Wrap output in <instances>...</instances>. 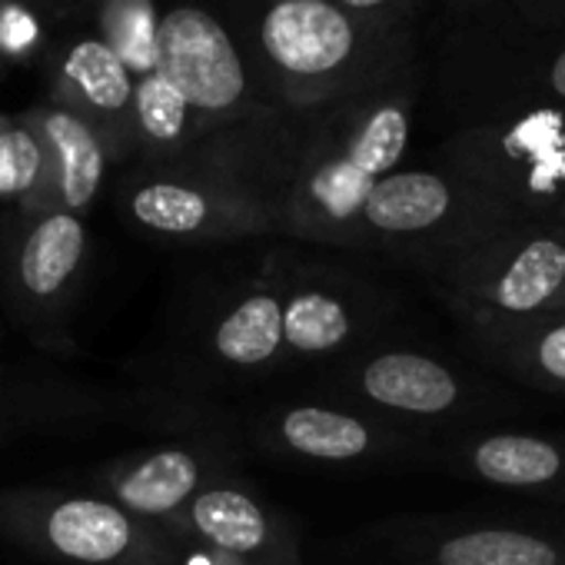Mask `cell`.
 <instances>
[{"label": "cell", "mask_w": 565, "mask_h": 565, "mask_svg": "<svg viewBox=\"0 0 565 565\" xmlns=\"http://www.w3.org/2000/svg\"><path fill=\"white\" fill-rule=\"evenodd\" d=\"M459 327L489 366L532 390L565 396V313L519 323L462 320Z\"/></svg>", "instance_id": "ffe728a7"}, {"label": "cell", "mask_w": 565, "mask_h": 565, "mask_svg": "<svg viewBox=\"0 0 565 565\" xmlns=\"http://www.w3.org/2000/svg\"><path fill=\"white\" fill-rule=\"evenodd\" d=\"M0 200L11 210L61 206L51 150L28 114L0 117Z\"/></svg>", "instance_id": "603a6c76"}, {"label": "cell", "mask_w": 565, "mask_h": 565, "mask_svg": "<svg viewBox=\"0 0 565 565\" xmlns=\"http://www.w3.org/2000/svg\"><path fill=\"white\" fill-rule=\"evenodd\" d=\"M230 462V446L210 436L163 443L104 462L94 472V492L147 522L170 525L206 486L226 476Z\"/></svg>", "instance_id": "5bb4252c"}, {"label": "cell", "mask_w": 565, "mask_h": 565, "mask_svg": "<svg viewBox=\"0 0 565 565\" xmlns=\"http://www.w3.org/2000/svg\"><path fill=\"white\" fill-rule=\"evenodd\" d=\"M433 462L462 479L565 509V433L512 426L449 433L433 443Z\"/></svg>", "instance_id": "2e32d148"}, {"label": "cell", "mask_w": 565, "mask_h": 565, "mask_svg": "<svg viewBox=\"0 0 565 565\" xmlns=\"http://www.w3.org/2000/svg\"><path fill=\"white\" fill-rule=\"evenodd\" d=\"M0 535L54 565H183L186 542L100 492L4 489Z\"/></svg>", "instance_id": "8992f818"}, {"label": "cell", "mask_w": 565, "mask_h": 565, "mask_svg": "<svg viewBox=\"0 0 565 565\" xmlns=\"http://www.w3.org/2000/svg\"><path fill=\"white\" fill-rule=\"evenodd\" d=\"M134 97L137 77L104 38H84L61 57L54 100L77 110L104 134L114 163L137 157Z\"/></svg>", "instance_id": "ac0fdd59"}, {"label": "cell", "mask_w": 565, "mask_h": 565, "mask_svg": "<svg viewBox=\"0 0 565 565\" xmlns=\"http://www.w3.org/2000/svg\"><path fill=\"white\" fill-rule=\"evenodd\" d=\"M558 220H562V223H565V210H562V216H558Z\"/></svg>", "instance_id": "f1b7e54d"}, {"label": "cell", "mask_w": 565, "mask_h": 565, "mask_svg": "<svg viewBox=\"0 0 565 565\" xmlns=\"http://www.w3.org/2000/svg\"><path fill=\"white\" fill-rule=\"evenodd\" d=\"M167 529L230 565H300L297 525L230 476L206 486Z\"/></svg>", "instance_id": "9a60e30c"}, {"label": "cell", "mask_w": 565, "mask_h": 565, "mask_svg": "<svg viewBox=\"0 0 565 565\" xmlns=\"http://www.w3.org/2000/svg\"><path fill=\"white\" fill-rule=\"evenodd\" d=\"M157 71L177 84L210 134L273 110L230 21L200 4L160 14Z\"/></svg>", "instance_id": "7c38bea8"}, {"label": "cell", "mask_w": 565, "mask_h": 565, "mask_svg": "<svg viewBox=\"0 0 565 565\" xmlns=\"http://www.w3.org/2000/svg\"><path fill=\"white\" fill-rule=\"evenodd\" d=\"M347 552L356 565H565V509L390 515Z\"/></svg>", "instance_id": "52a82bcc"}, {"label": "cell", "mask_w": 565, "mask_h": 565, "mask_svg": "<svg viewBox=\"0 0 565 565\" xmlns=\"http://www.w3.org/2000/svg\"><path fill=\"white\" fill-rule=\"evenodd\" d=\"M90 266L84 216L64 206L11 210L0 220V297L11 320L44 350L71 347L67 320Z\"/></svg>", "instance_id": "9c48e42d"}, {"label": "cell", "mask_w": 565, "mask_h": 565, "mask_svg": "<svg viewBox=\"0 0 565 565\" xmlns=\"http://www.w3.org/2000/svg\"><path fill=\"white\" fill-rule=\"evenodd\" d=\"M439 167L519 216L558 220L565 210V107L495 97L439 147Z\"/></svg>", "instance_id": "5b68a950"}, {"label": "cell", "mask_w": 565, "mask_h": 565, "mask_svg": "<svg viewBox=\"0 0 565 565\" xmlns=\"http://www.w3.org/2000/svg\"><path fill=\"white\" fill-rule=\"evenodd\" d=\"M419 90L423 77L413 67L330 104L266 110L210 134L177 160L249 190L276 236L353 249L363 206L406 160Z\"/></svg>", "instance_id": "6da1fadb"}, {"label": "cell", "mask_w": 565, "mask_h": 565, "mask_svg": "<svg viewBox=\"0 0 565 565\" xmlns=\"http://www.w3.org/2000/svg\"><path fill=\"white\" fill-rule=\"evenodd\" d=\"M512 8L529 28L565 34V0H512Z\"/></svg>", "instance_id": "4316f807"}, {"label": "cell", "mask_w": 565, "mask_h": 565, "mask_svg": "<svg viewBox=\"0 0 565 565\" xmlns=\"http://www.w3.org/2000/svg\"><path fill=\"white\" fill-rule=\"evenodd\" d=\"M134 130H137V160L143 167L170 163L210 137L193 104L160 71L137 77Z\"/></svg>", "instance_id": "7402d4cb"}, {"label": "cell", "mask_w": 565, "mask_h": 565, "mask_svg": "<svg viewBox=\"0 0 565 565\" xmlns=\"http://www.w3.org/2000/svg\"><path fill=\"white\" fill-rule=\"evenodd\" d=\"M246 439L273 459L330 469L406 462L413 456L433 459L429 436L409 433L330 399H290L259 406L246 419Z\"/></svg>", "instance_id": "4fadbf2b"}, {"label": "cell", "mask_w": 565, "mask_h": 565, "mask_svg": "<svg viewBox=\"0 0 565 565\" xmlns=\"http://www.w3.org/2000/svg\"><path fill=\"white\" fill-rule=\"evenodd\" d=\"M337 8H343L347 14L360 18V21H373V24H416V11L423 0H333Z\"/></svg>", "instance_id": "484cf974"}, {"label": "cell", "mask_w": 565, "mask_h": 565, "mask_svg": "<svg viewBox=\"0 0 565 565\" xmlns=\"http://www.w3.org/2000/svg\"><path fill=\"white\" fill-rule=\"evenodd\" d=\"M313 386L330 403L363 409L419 436H429V429H443V436L482 429L479 423L519 409L469 370L416 347H366L323 363Z\"/></svg>", "instance_id": "3957f363"}, {"label": "cell", "mask_w": 565, "mask_h": 565, "mask_svg": "<svg viewBox=\"0 0 565 565\" xmlns=\"http://www.w3.org/2000/svg\"><path fill=\"white\" fill-rule=\"evenodd\" d=\"M562 41L548 51V57L529 71L525 84L512 94H502V97H515V100H548V104H558L565 107V34H558Z\"/></svg>", "instance_id": "d4e9b609"}, {"label": "cell", "mask_w": 565, "mask_h": 565, "mask_svg": "<svg viewBox=\"0 0 565 565\" xmlns=\"http://www.w3.org/2000/svg\"><path fill=\"white\" fill-rule=\"evenodd\" d=\"M203 360L233 380H266L290 366L282 333V300L276 276L266 266L226 294L203 323Z\"/></svg>", "instance_id": "e0dca14e"}, {"label": "cell", "mask_w": 565, "mask_h": 565, "mask_svg": "<svg viewBox=\"0 0 565 565\" xmlns=\"http://www.w3.org/2000/svg\"><path fill=\"white\" fill-rule=\"evenodd\" d=\"M120 203L140 233L173 246H220L276 236L269 213L249 190L190 160L140 167L134 180H127Z\"/></svg>", "instance_id": "30bf717a"}, {"label": "cell", "mask_w": 565, "mask_h": 565, "mask_svg": "<svg viewBox=\"0 0 565 565\" xmlns=\"http://www.w3.org/2000/svg\"><path fill=\"white\" fill-rule=\"evenodd\" d=\"M429 282L459 323L565 313V223L522 216L443 266Z\"/></svg>", "instance_id": "ba28073f"}, {"label": "cell", "mask_w": 565, "mask_h": 565, "mask_svg": "<svg viewBox=\"0 0 565 565\" xmlns=\"http://www.w3.org/2000/svg\"><path fill=\"white\" fill-rule=\"evenodd\" d=\"M127 396L61 376H0V446L28 433H67L127 413Z\"/></svg>", "instance_id": "d6986e66"}, {"label": "cell", "mask_w": 565, "mask_h": 565, "mask_svg": "<svg viewBox=\"0 0 565 565\" xmlns=\"http://www.w3.org/2000/svg\"><path fill=\"white\" fill-rule=\"evenodd\" d=\"M515 220V210L443 167H399L363 206L353 249L390 256L429 279Z\"/></svg>", "instance_id": "277c9868"}, {"label": "cell", "mask_w": 565, "mask_h": 565, "mask_svg": "<svg viewBox=\"0 0 565 565\" xmlns=\"http://www.w3.org/2000/svg\"><path fill=\"white\" fill-rule=\"evenodd\" d=\"M226 21L273 110L330 104L416 67V28L360 21L333 0H233Z\"/></svg>", "instance_id": "7a4b0ae2"}, {"label": "cell", "mask_w": 565, "mask_h": 565, "mask_svg": "<svg viewBox=\"0 0 565 565\" xmlns=\"http://www.w3.org/2000/svg\"><path fill=\"white\" fill-rule=\"evenodd\" d=\"M290 363H333L370 347L390 313V294L340 266L273 253Z\"/></svg>", "instance_id": "8fae6325"}, {"label": "cell", "mask_w": 565, "mask_h": 565, "mask_svg": "<svg viewBox=\"0 0 565 565\" xmlns=\"http://www.w3.org/2000/svg\"><path fill=\"white\" fill-rule=\"evenodd\" d=\"M157 34L160 14L153 0H104L100 4V38L120 54L134 77L157 71Z\"/></svg>", "instance_id": "cb8c5ba5"}, {"label": "cell", "mask_w": 565, "mask_h": 565, "mask_svg": "<svg viewBox=\"0 0 565 565\" xmlns=\"http://www.w3.org/2000/svg\"><path fill=\"white\" fill-rule=\"evenodd\" d=\"M28 117L51 150L54 173H57V203L84 216L100 196L107 167L114 163L104 134L87 117H81L77 110L57 100L28 110Z\"/></svg>", "instance_id": "44dd1931"}, {"label": "cell", "mask_w": 565, "mask_h": 565, "mask_svg": "<svg viewBox=\"0 0 565 565\" xmlns=\"http://www.w3.org/2000/svg\"><path fill=\"white\" fill-rule=\"evenodd\" d=\"M38 41V24L21 11H4L0 18V44L4 47H28Z\"/></svg>", "instance_id": "83f0119b"}]
</instances>
